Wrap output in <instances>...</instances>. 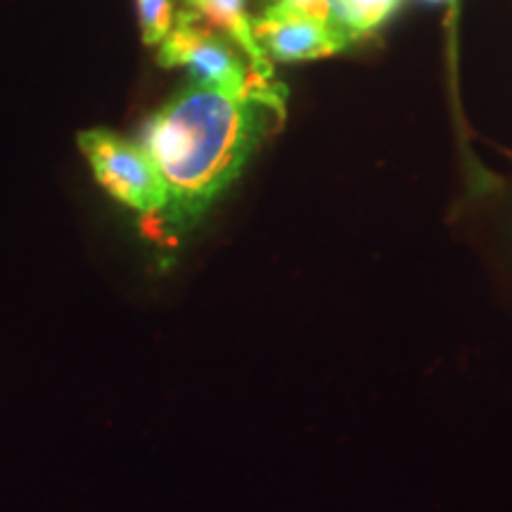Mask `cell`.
<instances>
[{
	"mask_svg": "<svg viewBox=\"0 0 512 512\" xmlns=\"http://www.w3.org/2000/svg\"><path fill=\"white\" fill-rule=\"evenodd\" d=\"M79 145L102 188L138 214L155 219L164 207V185L143 145L110 131H86Z\"/></svg>",
	"mask_w": 512,
	"mask_h": 512,
	"instance_id": "3957f363",
	"label": "cell"
},
{
	"mask_svg": "<svg viewBox=\"0 0 512 512\" xmlns=\"http://www.w3.org/2000/svg\"><path fill=\"white\" fill-rule=\"evenodd\" d=\"M285 102L275 79L245 91L192 83L147 121L140 145L164 185V207L152 219L159 238L183 240L207 216L283 124Z\"/></svg>",
	"mask_w": 512,
	"mask_h": 512,
	"instance_id": "6da1fadb",
	"label": "cell"
},
{
	"mask_svg": "<svg viewBox=\"0 0 512 512\" xmlns=\"http://www.w3.org/2000/svg\"><path fill=\"white\" fill-rule=\"evenodd\" d=\"M252 31L268 60L278 62L318 60L342 53L354 43L332 24L278 3H271L252 19Z\"/></svg>",
	"mask_w": 512,
	"mask_h": 512,
	"instance_id": "277c9868",
	"label": "cell"
},
{
	"mask_svg": "<svg viewBox=\"0 0 512 512\" xmlns=\"http://www.w3.org/2000/svg\"><path fill=\"white\" fill-rule=\"evenodd\" d=\"M401 0H335L337 27L351 41L370 36L399 10Z\"/></svg>",
	"mask_w": 512,
	"mask_h": 512,
	"instance_id": "8992f818",
	"label": "cell"
},
{
	"mask_svg": "<svg viewBox=\"0 0 512 512\" xmlns=\"http://www.w3.org/2000/svg\"><path fill=\"white\" fill-rule=\"evenodd\" d=\"M145 46H162L176 24L174 0H136Z\"/></svg>",
	"mask_w": 512,
	"mask_h": 512,
	"instance_id": "52a82bcc",
	"label": "cell"
},
{
	"mask_svg": "<svg viewBox=\"0 0 512 512\" xmlns=\"http://www.w3.org/2000/svg\"><path fill=\"white\" fill-rule=\"evenodd\" d=\"M425 3H451V0H425Z\"/></svg>",
	"mask_w": 512,
	"mask_h": 512,
	"instance_id": "9c48e42d",
	"label": "cell"
},
{
	"mask_svg": "<svg viewBox=\"0 0 512 512\" xmlns=\"http://www.w3.org/2000/svg\"><path fill=\"white\" fill-rule=\"evenodd\" d=\"M271 3L290 5V8H294V10H302V12H306V15L316 17V19H320V22H328L335 29H339L337 17H335V0H271Z\"/></svg>",
	"mask_w": 512,
	"mask_h": 512,
	"instance_id": "ba28073f",
	"label": "cell"
},
{
	"mask_svg": "<svg viewBox=\"0 0 512 512\" xmlns=\"http://www.w3.org/2000/svg\"><path fill=\"white\" fill-rule=\"evenodd\" d=\"M190 10H195L209 27L226 34L238 43L242 53L259 69H273L264 50L256 43L252 31V17L247 15V0H185Z\"/></svg>",
	"mask_w": 512,
	"mask_h": 512,
	"instance_id": "5b68a950",
	"label": "cell"
},
{
	"mask_svg": "<svg viewBox=\"0 0 512 512\" xmlns=\"http://www.w3.org/2000/svg\"><path fill=\"white\" fill-rule=\"evenodd\" d=\"M157 60L162 67L188 69L192 83L230 91H245L273 79V69L256 67L238 43L209 27L195 10L178 12L174 29L159 46Z\"/></svg>",
	"mask_w": 512,
	"mask_h": 512,
	"instance_id": "7a4b0ae2",
	"label": "cell"
}]
</instances>
